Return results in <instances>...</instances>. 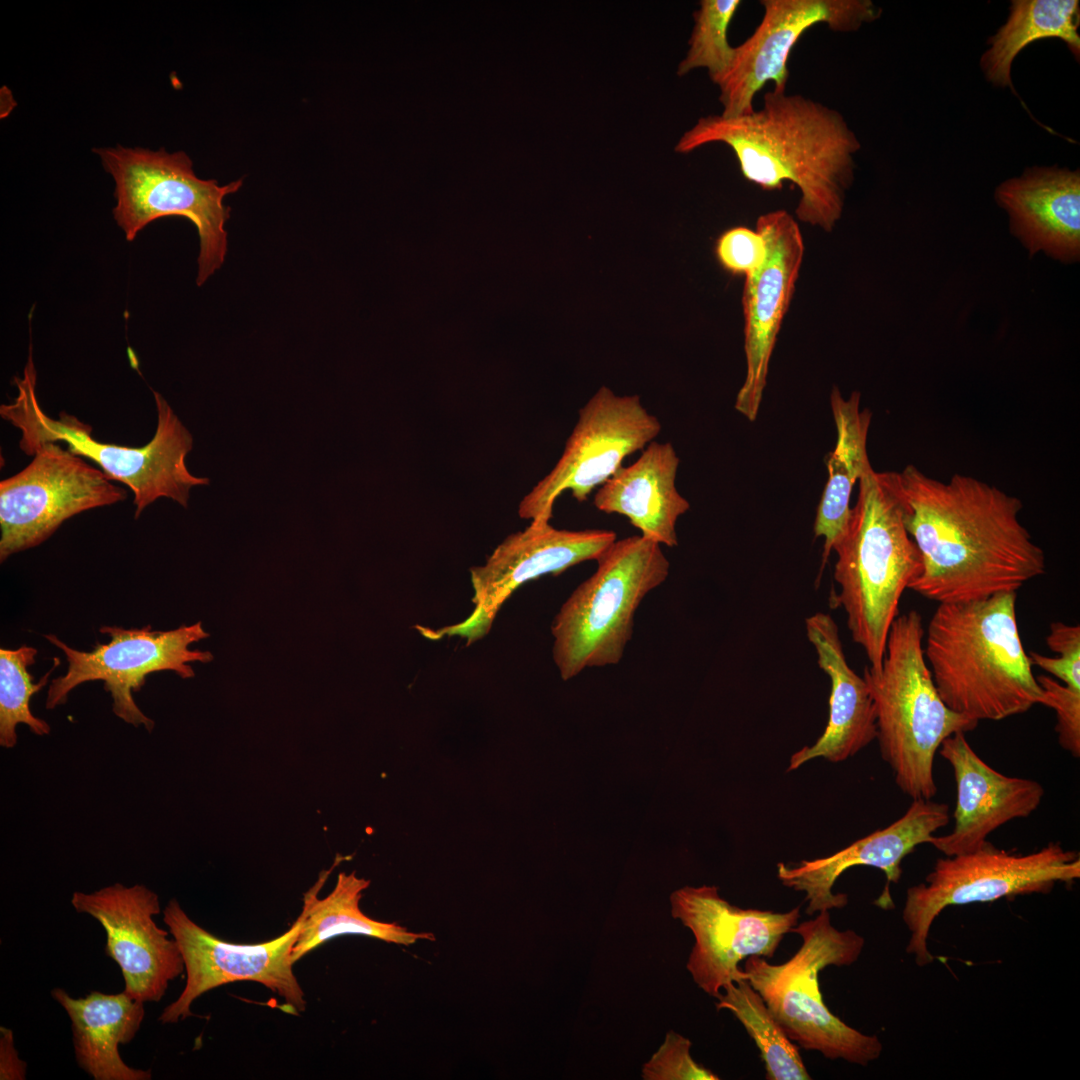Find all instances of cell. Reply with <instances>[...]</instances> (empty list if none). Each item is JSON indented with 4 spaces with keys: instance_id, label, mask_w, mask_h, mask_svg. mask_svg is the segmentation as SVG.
Masks as SVG:
<instances>
[{
    "instance_id": "obj_4",
    "label": "cell",
    "mask_w": 1080,
    "mask_h": 1080,
    "mask_svg": "<svg viewBox=\"0 0 1080 1080\" xmlns=\"http://www.w3.org/2000/svg\"><path fill=\"white\" fill-rule=\"evenodd\" d=\"M833 550L839 593L831 602L844 608L853 641L863 648L869 666L879 669L901 596L922 570L920 552L905 527L894 471L876 472L870 466L863 473L846 531Z\"/></svg>"
},
{
    "instance_id": "obj_23",
    "label": "cell",
    "mask_w": 1080,
    "mask_h": 1080,
    "mask_svg": "<svg viewBox=\"0 0 1080 1080\" xmlns=\"http://www.w3.org/2000/svg\"><path fill=\"white\" fill-rule=\"evenodd\" d=\"M805 624L818 665L830 678L829 719L813 745L791 755L788 772L815 758L833 763L845 761L877 737L872 698L863 676L847 663L835 621L830 615L818 612L808 617Z\"/></svg>"
},
{
    "instance_id": "obj_13",
    "label": "cell",
    "mask_w": 1080,
    "mask_h": 1080,
    "mask_svg": "<svg viewBox=\"0 0 1080 1080\" xmlns=\"http://www.w3.org/2000/svg\"><path fill=\"white\" fill-rule=\"evenodd\" d=\"M24 452L34 456L31 463L0 482L1 562L38 546L68 518L127 497L101 469L56 442Z\"/></svg>"
},
{
    "instance_id": "obj_14",
    "label": "cell",
    "mask_w": 1080,
    "mask_h": 1080,
    "mask_svg": "<svg viewBox=\"0 0 1080 1080\" xmlns=\"http://www.w3.org/2000/svg\"><path fill=\"white\" fill-rule=\"evenodd\" d=\"M163 921L182 953L186 982L178 998L158 1020L177 1023L191 1016V1005L202 994L235 981L260 983L285 1000V1012L305 1011L304 992L293 972L292 948L302 924L299 915L279 937L259 944H234L216 937L194 922L176 899L163 911Z\"/></svg>"
},
{
    "instance_id": "obj_8",
    "label": "cell",
    "mask_w": 1080,
    "mask_h": 1080,
    "mask_svg": "<svg viewBox=\"0 0 1080 1080\" xmlns=\"http://www.w3.org/2000/svg\"><path fill=\"white\" fill-rule=\"evenodd\" d=\"M595 561V572L569 595L551 624L552 657L563 680L620 662L636 610L670 570L661 545L642 535L616 539Z\"/></svg>"
},
{
    "instance_id": "obj_27",
    "label": "cell",
    "mask_w": 1080,
    "mask_h": 1080,
    "mask_svg": "<svg viewBox=\"0 0 1080 1080\" xmlns=\"http://www.w3.org/2000/svg\"><path fill=\"white\" fill-rule=\"evenodd\" d=\"M333 868L334 865L323 871L304 895L302 924L291 954L294 964L322 943L344 934L366 935L401 945L434 939L431 933L409 932L396 923L376 921L365 915L359 902L370 882L354 872L340 873L333 891L319 899L318 893Z\"/></svg>"
},
{
    "instance_id": "obj_20",
    "label": "cell",
    "mask_w": 1080,
    "mask_h": 1080,
    "mask_svg": "<svg viewBox=\"0 0 1080 1080\" xmlns=\"http://www.w3.org/2000/svg\"><path fill=\"white\" fill-rule=\"evenodd\" d=\"M949 822V807L945 803L915 799L906 812L886 828L877 830L826 857L802 860L796 865L777 864V878L795 891L805 893L806 913L842 909L848 903L844 893H834L837 879L855 866L880 869L886 885L875 901L882 909L894 907L889 887L898 883L903 859Z\"/></svg>"
},
{
    "instance_id": "obj_5",
    "label": "cell",
    "mask_w": 1080,
    "mask_h": 1080,
    "mask_svg": "<svg viewBox=\"0 0 1080 1080\" xmlns=\"http://www.w3.org/2000/svg\"><path fill=\"white\" fill-rule=\"evenodd\" d=\"M921 615L911 610L893 621L879 669L865 667L880 753L907 796L930 800L937 793L934 759L942 742L974 730L978 721L942 700L924 655Z\"/></svg>"
},
{
    "instance_id": "obj_26",
    "label": "cell",
    "mask_w": 1080,
    "mask_h": 1080,
    "mask_svg": "<svg viewBox=\"0 0 1080 1080\" xmlns=\"http://www.w3.org/2000/svg\"><path fill=\"white\" fill-rule=\"evenodd\" d=\"M830 403L837 440L826 459L828 480L814 522L815 536L824 538L821 570L846 531L853 487L871 466L867 437L872 414L869 409L860 410V393L854 391L845 399L834 387Z\"/></svg>"
},
{
    "instance_id": "obj_31",
    "label": "cell",
    "mask_w": 1080,
    "mask_h": 1080,
    "mask_svg": "<svg viewBox=\"0 0 1080 1080\" xmlns=\"http://www.w3.org/2000/svg\"><path fill=\"white\" fill-rule=\"evenodd\" d=\"M741 5L740 0H702L693 13L694 25L688 50L680 61L677 75L705 68L713 81L726 71L734 57V47L727 39L729 25Z\"/></svg>"
},
{
    "instance_id": "obj_17",
    "label": "cell",
    "mask_w": 1080,
    "mask_h": 1080,
    "mask_svg": "<svg viewBox=\"0 0 1080 1080\" xmlns=\"http://www.w3.org/2000/svg\"><path fill=\"white\" fill-rule=\"evenodd\" d=\"M617 539L607 529H557L550 521H531L524 530L507 536L483 565L470 569L474 610L463 621L423 634L432 639L460 636L467 645L482 638L504 602L524 583L558 575L588 560H595Z\"/></svg>"
},
{
    "instance_id": "obj_19",
    "label": "cell",
    "mask_w": 1080,
    "mask_h": 1080,
    "mask_svg": "<svg viewBox=\"0 0 1080 1080\" xmlns=\"http://www.w3.org/2000/svg\"><path fill=\"white\" fill-rule=\"evenodd\" d=\"M756 230L766 243V258L746 276L743 291L746 377L735 409L755 421L766 386L777 335L794 295L804 256L798 223L786 210L762 214Z\"/></svg>"
},
{
    "instance_id": "obj_34",
    "label": "cell",
    "mask_w": 1080,
    "mask_h": 1080,
    "mask_svg": "<svg viewBox=\"0 0 1080 1080\" xmlns=\"http://www.w3.org/2000/svg\"><path fill=\"white\" fill-rule=\"evenodd\" d=\"M1042 689L1040 704L1056 713L1055 731L1060 746L1074 757L1080 756V689L1060 683L1047 675L1036 677Z\"/></svg>"
},
{
    "instance_id": "obj_30",
    "label": "cell",
    "mask_w": 1080,
    "mask_h": 1080,
    "mask_svg": "<svg viewBox=\"0 0 1080 1080\" xmlns=\"http://www.w3.org/2000/svg\"><path fill=\"white\" fill-rule=\"evenodd\" d=\"M37 649L21 646L17 649H0V745L13 748L17 743L16 727L25 724L36 735L50 732L46 721L36 717L30 710V699L48 682L52 668L37 683L28 667L35 663Z\"/></svg>"
},
{
    "instance_id": "obj_1",
    "label": "cell",
    "mask_w": 1080,
    "mask_h": 1080,
    "mask_svg": "<svg viewBox=\"0 0 1080 1080\" xmlns=\"http://www.w3.org/2000/svg\"><path fill=\"white\" fill-rule=\"evenodd\" d=\"M905 527L922 559L909 589L940 603L1017 592L1046 572L1043 549L1021 523V500L971 476L948 482L914 465L895 472Z\"/></svg>"
},
{
    "instance_id": "obj_11",
    "label": "cell",
    "mask_w": 1080,
    "mask_h": 1080,
    "mask_svg": "<svg viewBox=\"0 0 1080 1080\" xmlns=\"http://www.w3.org/2000/svg\"><path fill=\"white\" fill-rule=\"evenodd\" d=\"M661 428L638 395L618 396L602 386L580 408L555 466L520 501L519 516L550 521L556 499L567 490L578 502L586 501L626 457L654 441Z\"/></svg>"
},
{
    "instance_id": "obj_25",
    "label": "cell",
    "mask_w": 1080,
    "mask_h": 1080,
    "mask_svg": "<svg viewBox=\"0 0 1080 1080\" xmlns=\"http://www.w3.org/2000/svg\"><path fill=\"white\" fill-rule=\"evenodd\" d=\"M51 996L71 1020L76 1062L94 1080H150L151 1070L127 1065L119 1054V1045L130 1043L145 1016L144 1003L123 991L106 994L91 991L73 998L62 988Z\"/></svg>"
},
{
    "instance_id": "obj_6",
    "label": "cell",
    "mask_w": 1080,
    "mask_h": 1080,
    "mask_svg": "<svg viewBox=\"0 0 1080 1080\" xmlns=\"http://www.w3.org/2000/svg\"><path fill=\"white\" fill-rule=\"evenodd\" d=\"M14 381L18 394L11 403L1 405L0 415L21 431L20 449L24 452L42 442L66 443L72 453L92 460L111 480L131 489L135 518L161 497L186 508L191 488L209 484L208 478L188 471L185 458L193 438L160 393L153 391L158 418L153 438L144 446L128 447L97 441L89 425L65 412L58 420L49 417L37 400L31 353L23 376Z\"/></svg>"
},
{
    "instance_id": "obj_18",
    "label": "cell",
    "mask_w": 1080,
    "mask_h": 1080,
    "mask_svg": "<svg viewBox=\"0 0 1080 1080\" xmlns=\"http://www.w3.org/2000/svg\"><path fill=\"white\" fill-rule=\"evenodd\" d=\"M71 904L104 928L105 953L120 967L123 992L131 998L160 1001L170 981L185 970L176 940L153 920L160 913L159 897L145 885L114 883L91 893L75 891Z\"/></svg>"
},
{
    "instance_id": "obj_33",
    "label": "cell",
    "mask_w": 1080,
    "mask_h": 1080,
    "mask_svg": "<svg viewBox=\"0 0 1080 1080\" xmlns=\"http://www.w3.org/2000/svg\"><path fill=\"white\" fill-rule=\"evenodd\" d=\"M1046 643L1057 657L1031 652L1029 659L1032 666L1039 667L1067 686L1080 689V626L1053 622Z\"/></svg>"
},
{
    "instance_id": "obj_29",
    "label": "cell",
    "mask_w": 1080,
    "mask_h": 1080,
    "mask_svg": "<svg viewBox=\"0 0 1080 1080\" xmlns=\"http://www.w3.org/2000/svg\"><path fill=\"white\" fill-rule=\"evenodd\" d=\"M717 1010H729L754 1040L765 1064L767 1080L812 1079L798 1046L748 980L727 983L716 998Z\"/></svg>"
},
{
    "instance_id": "obj_36",
    "label": "cell",
    "mask_w": 1080,
    "mask_h": 1080,
    "mask_svg": "<svg viewBox=\"0 0 1080 1080\" xmlns=\"http://www.w3.org/2000/svg\"><path fill=\"white\" fill-rule=\"evenodd\" d=\"M0 1032V1079H25L26 1063L21 1061L14 1048L12 1030L1 1027Z\"/></svg>"
},
{
    "instance_id": "obj_22",
    "label": "cell",
    "mask_w": 1080,
    "mask_h": 1080,
    "mask_svg": "<svg viewBox=\"0 0 1080 1080\" xmlns=\"http://www.w3.org/2000/svg\"><path fill=\"white\" fill-rule=\"evenodd\" d=\"M1011 234L1030 256L1044 253L1066 264L1080 259V173L1033 166L1000 183L994 193Z\"/></svg>"
},
{
    "instance_id": "obj_28",
    "label": "cell",
    "mask_w": 1080,
    "mask_h": 1080,
    "mask_svg": "<svg viewBox=\"0 0 1080 1080\" xmlns=\"http://www.w3.org/2000/svg\"><path fill=\"white\" fill-rule=\"evenodd\" d=\"M1080 6L1077 0H1014L1006 22L988 40L980 58L985 78L994 86L1012 88L1015 57L1030 43L1058 38L1079 60Z\"/></svg>"
},
{
    "instance_id": "obj_32",
    "label": "cell",
    "mask_w": 1080,
    "mask_h": 1080,
    "mask_svg": "<svg viewBox=\"0 0 1080 1080\" xmlns=\"http://www.w3.org/2000/svg\"><path fill=\"white\" fill-rule=\"evenodd\" d=\"M691 1045L688 1038L675 1031H668L662 1045L643 1065L642 1078L645 1080H718V1075L692 1058Z\"/></svg>"
},
{
    "instance_id": "obj_24",
    "label": "cell",
    "mask_w": 1080,
    "mask_h": 1080,
    "mask_svg": "<svg viewBox=\"0 0 1080 1080\" xmlns=\"http://www.w3.org/2000/svg\"><path fill=\"white\" fill-rule=\"evenodd\" d=\"M679 463L670 442L652 441L634 463L622 465L598 488L593 504L601 512L625 516L643 537L675 547L677 520L690 508L676 488Z\"/></svg>"
},
{
    "instance_id": "obj_2",
    "label": "cell",
    "mask_w": 1080,
    "mask_h": 1080,
    "mask_svg": "<svg viewBox=\"0 0 1080 1080\" xmlns=\"http://www.w3.org/2000/svg\"><path fill=\"white\" fill-rule=\"evenodd\" d=\"M710 143L730 147L743 177L762 189L794 183L800 221L830 232L840 220L861 145L837 110L773 90L750 114L700 117L674 150L686 154Z\"/></svg>"
},
{
    "instance_id": "obj_3",
    "label": "cell",
    "mask_w": 1080,
    "mask_h": 1080,
    "mask_svg": "<svg viewBox=\"0 0 1080 1080\" xmlns=\"http://www.w3.org/2000/svg\"><path fill=\"white\" fill-rule=\"evenodd\" d=\"M1017 592L940 603L924 655L936 688L953 711L976 721H999L1040 704L1016 620Z\"/></svg>"
},
{
    "instance_id": "obj_15",
    "label": "cell",
    "mask_w": 1080,
    "mask_h": 1080,
    "mask_svg": "<svg viewBox=\"0 0 1080 1080\" xmlns=\"http://www.w3.org/2000/svg\"><path fill=\"white\" fill-rule=\"evenodd\" d=\"M760 4L764 13L759 25L734 47L731 64L712 81L719 88L723 116L753 112L754 96L769 81L773 90L786 91L789 56L810 28L825 24L835 32H853L882 14L870 0H761Z\"/></svg>"
},
{
    "instance_id": "obj_35",
    "label": "cell",
    "mask_w": 1080,
    "mask_h": 1080,
    "mask_svg": "<svg viewBox=\"0 0 1080 1080\" xmlns=\"http://www.w3.org/2000/svg\"><path fill=\"white\" fill-rule=\"evenodd\" d=\"M766 243L757 230L736 226L721 233L714 244V254L723 270L732 274H752L766 258Z\"/></svg>"
},
{
    "instance_id": "obj_16",
    "label": "cell",
    "mask_w": 1080,
    "mask_h": 1080,
    "mask_svg": "<svg viewBox=\"0 0 1080 1080\" xmlns=\"http://www.w3.org/2000/svg\"><path fill=\"white\" fill-rule=\"evenodd\" d=\"M671 915L690 929L694 945L686 968L715 999L730 982L746 979L739 963L751 956L772 958L784 935L798 924L800 907L787 912L743 909L716 886H685L670 896Z\"/></svg>"
},
{
    "instance_id": "obj_21",
    "label": "cell",
    "mask_w": 1080,
    "mask_h": 1080,
    "mask_svg": "<svg viewBox=\"0 0 1080 1080\" xmlns=\"http://www.w3.org/2000/svg\"><path fill=\"white\" fill-rule=\"evenodd\" d=\"M938 751L951 765L956 783L954 827L928 842L944 855L981 848L993 831L1030 816L1041 804L1044 788L1039 782L998 772L978 756L965 733L946 738Z\"/></svg>"
},
{
    "instance_id": "obj_12",
    "label": "cell",
    "mask_w": 1080,
    "mask_h": 1080,
    "mask_svg": "<svg viewBox=\"0 0 1080 1080\" xmlns=\"http://www.w3.org/2000/svg\"><path fill=\"white\" fill-rule=\"evenodd\" d=\"M100 632L109 635L110 640L97 644L90 652L75 650L55 635H45L64 652L68 662L67 672L53 679L49 686L47 709L65 704L69 693L78 685L101 680L111 695L114 714L151 732L154 721L140 710L132 696L144 685L146 676L171 670L181 678H191L194 671L188 663H207L213 659L209 651L189 649L192 643L209 636L200 622L169 631L152 630L151 626L142 629L104 626Z\"/></svg>"
},
{
    "instance_id": "obj_10",
    "label": "cell",
    "mask_w": 1080,
    "mask_h": 1080,
    "mask_svg": "<svg viewBox=\"0 0 1080 1080\" xmlns=\"http://www.w3.org/2000/svg\"><path fill=\"white\" fill-rule=\"evenodd\" d=\"M1079 877V853L1066 850L1060 842H1049L1022 855L987 841L972 852L939 858L924 882L907 889L902 918L911 937L906 951L919 966L934 960L927 937L946 907L1048 893L1056 883H1070Z\"/></svg>"
},
{
    "instance_id": "obj_7",
    "label": "cell",
    "mask_w": 1080,
    "mask_h": 1080,
    "mask_svg": "<svg viewBox=\"0 0 1080 1080\" xmlns=\"http://www.w3.org/2000/svg\"><path fill=\"white\" fill-rule=\"evenodd\" d=\"M790 932L798 934L802 943L786 962L771 964L761 956L746 959L743 970L751 986L798 1047L862 1066L878 1059L883 1049L878 1037L863 1034L834 1015L819 986L821 970L850 966L858 960L864 938L854 930L836 929L829 911L819 912Z\"/></svg>"
},
{
    "instance_id": "obj_9",
    "label": "cell",
    "mask_w": 1080,
    "mask_h": 1080,
    "mask_svg": "<svg viewBox=\"0 0 1080 1080\" xmlns=\"http://www.w3.org/2000/svg\"><path fill=\"white\" fill-rule=\"evenodd\" d=\"M93 152L114 180L112 213L127 241L159 218L183 216L195 225L199 237L196 284L202 286L222 267L228 244L225 224L230 218V207L223 201L240 189L242 180L221 186L216 180L201 179L183 151L118 145Z\"/></svg>"
}]
</instances>
